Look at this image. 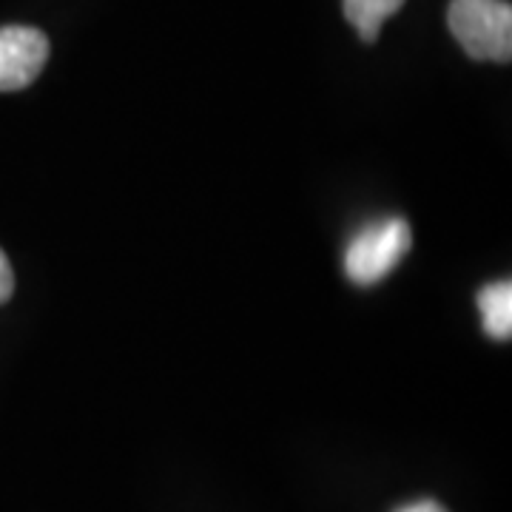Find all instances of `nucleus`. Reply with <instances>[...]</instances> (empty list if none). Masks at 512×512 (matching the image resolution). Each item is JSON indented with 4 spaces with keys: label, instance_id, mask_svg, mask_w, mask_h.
<instances>
[{
    "label": "nucleus",
    "instance_id": "obj_1",
    "mask_svg": "<svg viewBox=\"0 0 512 512\" xmlns=\"http://www.w3.org/2000/svg\"><path fill=\"white\" fill-rule=\"evenodd\" d=\"M447 23L473 60L510 63L512 6L507 0H453Z\"/></svg>",
    "mask_w": 512,
    "mask_h": 512
},
{
    "label": "nucleus",
    "instance_id": "obj_2",
    "mask_svg": "<svg viewBox=\"0 0 512 512\" xmlns=\"http://www.w3.org/2000/svg\"><path fill=\"white\" fill-rule=\"evenodd\" d=\"M413 248V228L404 217H384L365 225L345 248V274L356 285H376Z\"/></svg>",
    "mask_w": 512,
    "mask_h": 512
},
{
    "label": "nucleus",
    "instance_id": "obj_3",
    "mask_svg": "<svg viewBox=\"0 0 512 512\" xmlns=\"http://www.w3.org/2000/svg\"><path fill=\"white\" fill-rule=\"evenodd\" d=\"M49 60V37L32 26L0 29V92H18L35 83Z\"/></svg>",
    "mask_w": 512,
    "mask_h": 512
},
{
    "label": "nucleus",
    "instance_id": "obj_4",
    "mask_svg": "<svg viewBox=\"0 0 512 512\" xmlns=\"http://www.w3.org/2000/svg\"><path fill=\"white\" fill-rule=\"evenodd\" d=\"M478 311H481V322L487 336L507 342L512 336V285L510 279L501 282H490L484 285L476 296Z\"/></svg>",
    "mask_w": 512,
    "mask_h": 512
},
{
    "label": "nucleus",
    "instance_id": "obj_5",
    "mask_svg": "<svg viewBox=\"0 0 512 512\" xmlns=\"http://www.w3.org/2000/svg\"><path fill=\"white\" fill-rule=\"evenodd\" d=\"M342 6H345V18L353 23L359 37L365 43H373L382 32L384 20L396 15L404 0H342Z\"/></svg>",
    "mask_w": 512,
    "mask_h": 512
},
{
    "label": "nucleus",
    "instance_id": "obj_6",
    "mask_svg": "<svg viewBox=\"0 0 512 512\" xmlns=\"http://www.w3.org/2000/svg\"><path fill=\"white\" fill-rule=\"evenodd\" d=\"M12 291H15V274H12V265H9L6 254L0 251V305L12 296Z\"/></svg>",
    "mask_w": 512,
    "mask_h": 512
},
{
    "label": "nucleus",
    "instance_id": "obj_7",
    "mask_svg": "<svg viewBox=\"0 0 512 512\" xmlns=\"http://www.w3.org/2000/svg\"><path fill=\"white\" fill-rule=\"evenodd\" d=\"M396 512H447L441 507L439 501H433V498H421V501H413V504H404Z\"/></svg>",
    "mask_w": 512,
    "mask_h": 512
}]
</instances>
